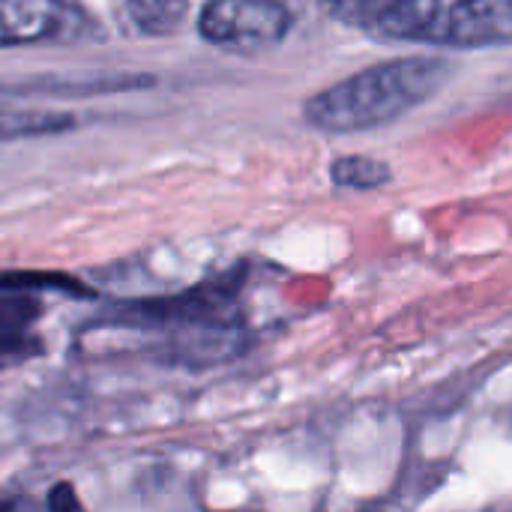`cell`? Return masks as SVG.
Returning <instances> with one entry per match:
<instances>
[{
    "label": "cell",
    "instance_id": "cell-1",
    "mask_svg": "<svg viewBox=\"0 0 512 512\" xmlns=\"http://www.w3.org/2000/svg\"><path fill=\"white\" fill-rule=\"evenodd\" d=\"M99 324L168 336V360L177 363H219L243 345L237 291L228 279L174 297L114 306L99 315Z\"/></svg>",
    "mask_w": 512,
    "mask_h": 512
},
{
    "label": "cell",
    "instance_id": "cell-2",
    "mask_svg": "<svg viewBox=\"0 0 512 512\" xmlns=\"http://www.w3.org/2000/svg\"><path fill=\"white\" fill-rule=\"evenodd\" d=\"M447 75V63L426 57L378 63L315 93L306 102V120L324 132L378 129L435 96Z\"/></svg>",
    "mask_w": 512,
    "mask_h": 512
},
{
    "label": "cell",
    "instance_id": "cell-3",
    "mask_svg": "<svg viewBox=\"0 0 512 512\" xmlns=\"http://www.w3.org/2000/svg\"><path fill=\"white\" fill-rule=\"evenodd\" d=\"M375 30L444 48L510 45L512 0H396Z\"/></svg>",
    "mask_w": 512,
    "mask_h": 512
},
{
    "label": "cell",
    "instance_id": "cell-4",
    "mask_svg": "<svg viewBox=\"0 0 512 512\" xmlns=\"http://www.w3.org/2000/svg\"><path fill=\"white\" fill-rule=\"evenodd\" d=\"M291 24V9L282 0H207L198 12L201 39L237 54L279 45Z\"/></svg>",
    "mask_w": 512,
    "mask_h": 512
},
{
    "label": "cell",
    "instance_id": "cell-5",
    "mask_svg": "<svg viewBox=\"0 0 512 512\" xmlns=\"http://www.w3.org/2000/svg\"><path fill=\"white\" fill-rule=\"evenodd\" d=\"M96 33L78 0H0V48L75 45Z\"/></svg>",
    "mask_w": 512,
    "mask_h": 512
},
{
    "label": "cell",
    "instance_id": "cell-6",
    "mask_svg": "<svg viewBox=\"0 0 512 512\" xmlns=\"http://www.w3.org/2000/svg\"><path fill=\"white\" fill-rule=\"evenodd\" d=\"M42 306L24 291H0V372L42 354V339L33 324Z\"/></svg>",
    "mask_w": 512,
    "mask_h": 512
},
{
    "label": "cell",
    "instance_id": "cell-7",
    "mask_svg": "<svg viewBox=\"0 0 512 512\" xmlns=\"http://www.w3.org/2000/svg\"><path fill=\"white\" fill-rule=\"evenodd\" d=\"M78 117L69 111L51 108H0V141H21V138H42L72 132Z\"/></svg>",
    "mask_w": 512,
    "mask_h": 512
},
{
    "label": "cell",
    "instance_id": "cell-8",
    "mask_svg": "<svg viewBox=\"0 0 512 512\" xmlns=\"http://www.w3.org/2000/svg\"><path fill=\"white\" fill-rule=\"evenodd\" d=\"M126 15L144 36H171L189 18V0H126Z\"/></svg>",
    "mask_w": 512,
    "mask_h": 512
},
{
    "label": "cell",
    "instance_id": "cell-9",
    "mask_svg": "<svg viewBox=\"0 0 512 512\" xmlns=\"http://www.w3.org/2000/svg\"><path fill=\"white\" fill-rule=\"evenodd\" d=\"M0 291H60L75 300H93L96 291L69 273H42V270H6L0 273Z\"/></svg>",
    "mask_w": 512,
    "mask_h": 512
},
{
    "label": "cell",
    "instance_id": "cell-10",
    "mask_svg": "<svg viewBox=\"0 0 512 512\" xmlns=\"http://www.w3.org/2000/svg\"><path fill=\"white\" fill-rule=\"evenodd\" d=\"M330 177L336 186H345V189H378L393 180L390 168L372 156H342L333 162Z\"/></svg>",
    "mask_w": 512,
    "mask_h": 512
},
{
    "label": "cell",
    "instance_id": "cell-11",
    "mask_svg": "<svg viewBox=\"0 0 512 512\" xmlns=\"http://www.w3.org/2000/svg\"><path fill=\"white\" fill-rule=\"evenodd\" d=\"M396 0H324V6L348 21V24H357V27H378V21L393 9Z\"/></svg>",
    "mask_w": 512,
    "mask_h": 512
},
{
    "label": "cell",
    "instance_id": "cell-12",
    "mask_svg": "<svg viewBox=\"0 0 512 512\" xmlns=\"http://www.w3.org/2000/svg\"><path fill=\"white\" fill-rule=\"evenodd\" d=\"M78 93V81L69 75V78H42L36 84H15V87H3L0 84V108H9L15 99H24V96H75Z\"/></svg>",
    "mask_w": 512,
    "mask_h": 512
},
{
    "label": "cell",
    "instance_id": "cell-13",
    "mask_svg": "<svg viewBox=\"0 0 512 512\" xmlns=\"http://www.w3.org/2000/svg\"><path fill=\"white\" fill-rule=\"evenodd\" d=\"M45 504H48V510H78L81 507V501L75 498V489L66 486V483L54 486Z\"/></svg>",
    "mask_w": 512,
    "mask_h": 512
}]
</instances>
